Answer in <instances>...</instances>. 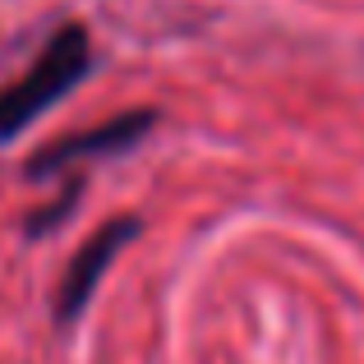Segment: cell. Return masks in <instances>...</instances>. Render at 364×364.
<instances>
[{
  "mask_svg": "<svg viewBox=\"0 0 364 364\" xmlns=\"http://www.w3.org/2000/svg\"><path fill=\"white\" fill-rule=\"evenodd\" d=\"M92 65V37L83 23H65L51 33L33 65L9 88H0V143L23 134L42 111H51L65 92L79 88V79Z\"/></svg>",
  "mask_w": 364,
  "mask_h": 364,
  "instance_id": "cell-1",
  "label": "cell"
},
{
  "mask_svg": "<svg viewBox=\"0 0 364 364\" xmlns=\"http://www.w3.org/2000/svg\"><path fill=\"white\" fill-rule=\"evenodd\" d=\"M134 235H139V217H116V222L97 226L88 240L74 249L70 267H65V282H60V291H55V328H74V323H79V314L88 309L97 282L107 277L111 258H116Z\"/></svg>",
  "mask_w": 364,
  "mask_h": 364,
  "instance_id": "cell-2",
  "label": "cell"
},
{
  "mask_svg": "<svg viewBox=\"0 0 364 364\" xmlns=\"http://www.w3.org/2000/svg\"><path fill=\"white\" fill-rule=\"evenodd\" d=\"M157 124V111L152 107H134L124 116H111L102 124L83 134H70V139H55L51 148H42L33 161H28V176L42 180V176H55V171L74 166V161H92V157H116V152H129L143 134Z\"/></svg>",
  "mask_w": 364,
  "mask_h": 364,
  "instance_id": "cell-3",
  "label": "cell"
},
{
  "mask_svg": "<svg viewBox=\"0 0 364 364\" xmlns=\"http://www.w3.org/2000/svg\"><path fill=\"white\" fill-rule=\"evenodd\" d=\"M79 180H70V185L60 189V198H55V203H46V208H37L33 217H28V235H51L55 226L65 222V217L74 213V208H79Z\"/></svg>",
  "mask_w": 364,
  "mask_h": 364,
  "instance_id": "cell-4",
  "label": "cell"
}]
</instances>
